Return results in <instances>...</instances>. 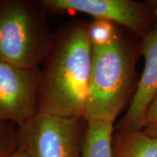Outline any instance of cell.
Segmentation results:
<instances>
[{"mask_svg":"<svg viewBox=\"0 0 157 157\" xmlns=\"http://www.w3.org/2000/svg\"><path fill=\"white\" fill-rule=\"evenodd\" d=\"M88 26L74 19L54 31L41 65L39 112L84 119L93 62Z\"/></svg>","mask_w":157,"mask_h":157,"instance_id":"6da1fadb","label":"cell"},{"mask_svg":"<svg viewBox=\"0 0 157 157\" xmlns=\"http://www.w3.org/2000/svg\"><path fill=\"white\" fill-rule=\"evenodd\" d=\"M134 45L118 31L110 44L93 47V62L84 119L114 123L135 89Z\"/></svg>","mask_w":157,"mask_h":157,"instance_id":"7a4b0ae2","label":"cell"},{"mask_svg":"<svg viewBox=\"0 0 157 157\" xmlns=\"http://www.w3.org/2000/svg\"><path fill=\"white\" fill-rule=\"evenodd\" d=\"M48 14L39 0H0V62L41 67L54 34Z\"/></svg>","mask_w":157,"mask_h":157,"instance_id":"3957f363","label":"cell"},{"mask_svg":"<svg viewBox=\"0 0 157 157\" xmlns=\"http://www.w3.org/2000/svg\"><path fill=\"white\" fill-rule=\"evenodd\" d=\"M87 122L39 112L17 127V150L27 157H81Z\"/></svg>","mask_w":157,"mask_h":157,"instance_id":"277c9868","label":"cell"},{"mask_svg":"<svg viewBox=\"0 0 157 157\" xmlns=\"http://www.w3.org/2000/svg\"><path fill=\"white\" fill-rule=\"evenodd\" d=\"M41 67L0 62V121L17 126L39 113Z\"/></svg>","mask_w":157,"mask_h":157,"instance_id":"5b68a950","label":"cell"},{"mask_svg":"<svg viewBox=\"0 0 157 157\" xmlns=\"http://www.w3.org/2000/svg\"><path fill=\"white\" fill-rule=\"evenodd\" d=\"M48 14L82 13L124 26L138 36L146 34L151 11L146 4L131 0H39Z\"/></svg>","mask_w":157,"mask_h":157,"instance_id":"8992f818","label":"cell"},{"mask_svg":"<svg viewBox=\"0 0 157 157\" xmlns=\"http://www.w3.org/2000/svg\"><path fill=\"white\" fill-rule=\"evenodd\" d=\"M140 50L144 68L127 112L115 130H142L147 109L157 93V23L143 38Z\"/></svg>","mask_w":157,"mask_h":157,"instance_id":"52a82bcc","label":"cell"},{"mask_svg":"<svg viewBox=\"0 0 157 157\" xmlns=\"http://www.w3.org/2000/svg\"><path fill=\"white\" fill-rule=\"evenodd\" d=\"M112 157H157V138L142 130H115Z\"/></svg>","mask_w":157,"mask_h":157,"instance_id":"ba28073f","label":"cell"},{"mask_svg":"<svg viewBox=\"0 0 157 157\" xmlns=\"http://www.w3.org/2000/svg\"><path fill=\"white\" fill-rule=\"evenodd\" d=\"M113 123L104 121L87 122L81 157H112Z\"/></svg>","mask_w":157,"mask_h":157,"instance_id":"9c48e42d","label":"cell"},{"mask_svg":"<svg viewBox=\"0 0 157 157\" xmlns=\"http://www.w3.org/2000/svg\"><path fill=\"white\" fill-rule=\"evenodd\" d=\"M119 26L109 20L94 19L88 26V35L92 46L102 47L110 44L117 36Z\"/></svg>","mask_w":157,"mask_h":157,"instance_id":"30bf717a","label":"cell"},{"mask_svg":"<svg viewBox=\"0 0 157 157\" xmlns=\"http://www.w3.org/2000/svg\"><path fill=\"white\" fill-rule=\"evenodd\" d=\"M17 150V125L0 121V157H10Z\"/></svg>","mask_w":157,"mask_h":157,"instance_id":"8fae6325","label":"cell"},{"mask_svg":"<svg viewBox=\"0 0 157 157\" xmlns=\"http://www.w3.org/2000/svg\"><path fill=\"white\" fill-rule=\"evenodd\" d=\"M142 131L148 136L157 138V93L147 109Z\"/></svg>","mask_w":157,"mask_h":157,"instance_id":"7c38bea8","label":"cell"},{"mask_svg":"<svg viewBox=\"0 0 157 157\" xmlns=\"http://www.w3.org/2000/svg\"><path fill=\"white\" fill-rule=\"evenodd\" d=\"M10 157H27V156H25V155L23 154V152H21V151L17 150L16 151H15L14 154L12 155Z\"/></svg>","mask_w":157,"mask_h":157,"instance_id":"4fadbf2b","label":"cell"}]
</instances>
